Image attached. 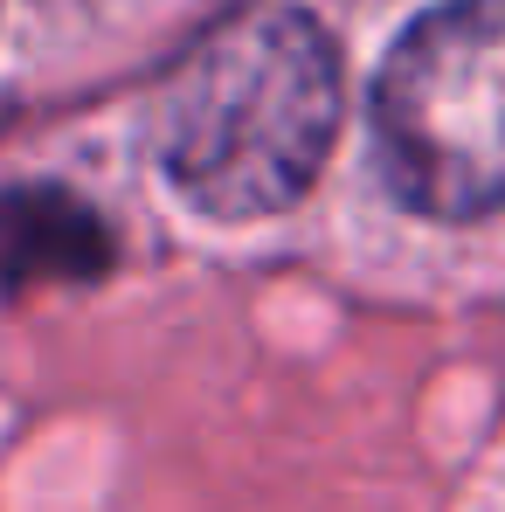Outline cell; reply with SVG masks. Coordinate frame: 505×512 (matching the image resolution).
Instances as JSON below:
<instances>
[{
    "label": "cell",
    "instance_id": "cell-2",
    "mask_svg": "<svg viewBox=\"0 0 505 512\" xmlns=\"http://www.w3.org/2000/svg\"><path fill=\"white\" fill-rule=\"evenodd\" d=\"M395 194L436 222L505 208V0H450L395 42L374 84Z\"/></svg>",
    "mask_w": 505,
    "mask_h": 512
},
{
    "label": "cell",
    "instance_id": "cell-1",
    "mask_svg": "<svg viewBox=\"0 0 505 512\" xmlns=\"http://www.w3.org/2000/svg\"><path fill=\"white\" fill-rule=\"evenodd\" d=\"M339 56L298 7L215 28L153 104V153L208 215L250 222L291 208L333 146Z\"/></svg>",
    "mask_w": 505,
    "mask_h": 512
}]
</instances>
